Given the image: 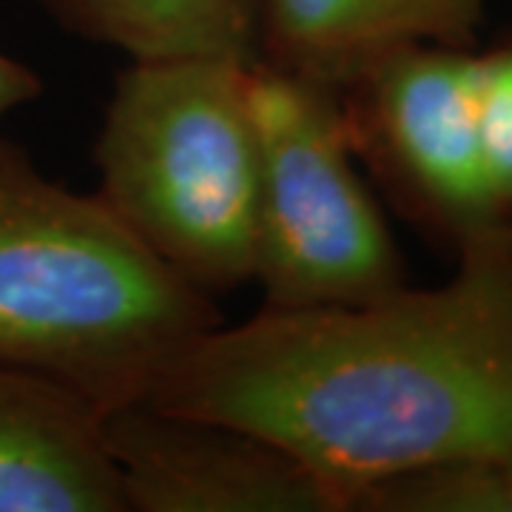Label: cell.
<instances>
[{
	"mask_svg": "<svg viewBox=\"0 0 512 512\" xmlns=\"http://www.w3.org/2000/svg\"><path fill=\"white\" fill-rule=\"evenodd\" d=\"M66 32L128 60H256L262 0H40Z\"/></svg>",
	"mask_w": 512,
	"mask_h": 512,
	"instance_id": "cell-9",
	"label": "cell"
},
{
	"mask_svg": "<svg viewBox=\"0 0 512 512\" xmlns=\"http://www.w3.org/2000/svg\"><path fill=\"white\" fill-rule=\"evenodd\" d=\"M356 163L433 245L453 256L498 220L481 160L476 46L399 43L336 83Z\"/></svg>",
	"mask_w": 512,
	"mask_h": 512,
	"instance_id": "cell-5",
	"label": "cell"
},
{
	"mask_svg": "<svg viewBox=\"0 0 512 512\" xmlns=\"http://www.w3.org/2000/svg\"><path fill=\"white\" fill-rule=\"evenodd\" d=\"M103 441L126 512H345L305 461L231 421L128 402Z\"/></svg>",
	"mask_w": 512,
	"mask_h": 512,
	"instance_id": "cell-6",
	"label": "cell"
},
{
	"mask_svg": "<svg viewBox=\"0 0 512 512\" xmlns=\"http://www.w3.org/2000/svg\"><path fill=\"white\" fill-rule=\"evenodd\" d=\"M222 313L97 194L49 180L0 137V362L72 384L103 410L140 402Z\"/></svg>",
	"mask_w": 512,
	"mask_h": 512,
	"instance_id": "cell-2",
	"label": "cell"
},
{
	"mask_svg": "<svg viewBox=\"0 0 512 512\" xmlns=\"http://www.w3.org/2000/svg\"><path fill=\"white\" fill-rule=\"evenodd\" d=\"M248 66L131 60L94 140L97 197L211 296L254 282L259 137Z\"/></svg>",
	"mask_w": 512,
	"mask_h": 512,
	"instance_id": "cell-3",
	"label": "cell"
},
{
	"mask_svg": "<svg viewBox=\"0 0 512 512\" xmlns=\"http://www.w3.org/2000/svg\"><path fill=\"white\" fill-rule=\"evenodd\" d=\"M476 120L495 214L512 225V26L476 49Z\"/></svg>",
	"mask_w": 512,
	"mask_h": 512,
	"instance_id": "cell-11",
	"label": "cell"
},
{
	"mask_svg": "<svg viewBox=\"0 0 512 512\" xmlns=\"http://www.w3.org/2000/svg\"><path fill=\"white\" fill-rule=\"evenodd\" d=\"M103 416L72 384L0 362V512H126Z\"/></svg>",
	"mask_w": 512,
	"mask_h": 512,
	"instance_id": "cell-7",
	"label": "cell"
},
{
	"mask_svg": "<svg viewBox=\"0 0 512 512\" xmlns=\"http://www.w3.org/2000/svg\"><path fill=\"white\" fill-rule=\"evenodd\" d=\"M353 512H512V447L379 481L353 501Z\"/></svg>",
	"mask_w": 512,
	"mask_h": 512,
	"instance_id": "cell-10",
	"label": "cell"
},
{
	"mask_svg": "<svg viewBox=\"0 0 512 512\" xmlns=\"http://www.w3.org/2000/svg\"><path fill=\"white\" fill-rule=\"evenodd\" d=\"M43 94V80L32 66L0 52V123L20 106L32 103Z\"/></svg>",
	"mask_w": 512,
	"mask_h": 512,
	"instance_id": "cell-12",
	"label": "cell"
},
{
	"mask_svg": "<svg viewBox=\"0 0 512 512\" xmlns=\"http://www.w3.org/2000/svg\"><path fill=\"white\" fill-rule=\"evenodd\" d=\"M441 288L279 311L194 336L140 402L262 433L328 481L367 487L512 447V225Z\"/></svg>",
	"mask_w": 512,
	"mask_h": 512,
	"instance_id": "cell-1",
	"label": "cell"
},
{
	"mask_svg": "<svg viewBox=\"0 0 512 512\" xmlns=\"http://www.w3.org/2000/svg\"><path fill=\"white\" fill-rule=\"evenodd\" d=\"M259 137L254 282L265 308L365 305L407 288V265L350 148L336 86L248 66Z\"/></svg>",
	"mask_w": 512,
	"mask_h": 512,
	"instance_id": "cell-4",
	"label": "cell"
},
{
	"mask_svg": "<svg viewBox=\"0 0 512 512\" xmlns=\"http://www.w3.org/2000/svg\"><path fill=\"white\" fill-rule=\"evenodd\" d=\"M484 0H262L256 60L336 86L399 43L478 46Z\"/></svg>",
	"mask_w": 512,
	"mask_h": 512,
	"instance_id": "cell-8",
	"label": "cell"
}]
</instances>
